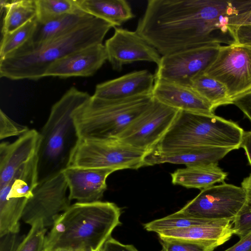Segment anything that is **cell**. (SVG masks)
<instances>
[{
	"mask_svg": "<svg viewBox=\"0 0 251 251\" xmlns=\"http://www.w3.org/2000/svg\"><path fill=\"white\" fill-rule=\"evenodd\" d=\"M251 0H149L136 31L162 56L235 43L239 15Z\"/></svg>",
	"mask_w": 251,
	"mask_h": 251,
	"instance_id": "1",
	"label": "cell"
},
{
	"mask_svg": "<svg viewBox=\"0 0 251 251\" xmlns=\"http://www.w3.org/2000/svg\"><path fill=\"white\" fill-rule=\"evenodd\" d=\"M114 26L93 17L71 30L39 44L26 42L0 59V76L9 79L38 80L49 66L68 54L88 46L102 44Z\"/></svg>",
	"mask_w": 251,
	"mask_h": 251,
	"instance_id": "2",
	"label": "cell"
},
{
	"mask_svg": "<svg viewBox=\"0 0 251 251\" xmlns=\"http://www.w3.org/2000/svg\"><path fill=\"white\" fill-rule=\"evenodd\" d=\"M114 203L77 202L61 214L46 235L43 251H100L122 224Z\"/></svg>",
	"mask_w": 251,
	"mask_h": 251,
	"instance_id": "3",
	"label": "cell"
},
{
	"mask_svg": "<svg viewBox=\"0 0 251 251\" xmlns=\"http://www.w3.org/2000/svg\"><path fill=\"white\" fill-rule=\"evenodd\" d=\"M90 97L87 92L72 87L52 105L39 132L38 182L63 172L70 166L81 140L73 113Z\"/></svg>",
	"mask_w": 251,
	"mask_h": 251,
	"instance_id": "4",
	"label": "cell"
},
{
	"mask_svg": "<svg viewBox=\"0 0 251 251\" xmlns=\"http://www.w3.org/2000/svg\"><path fill=\"white\" fill-rule=\"evenodd\" d=\"M244 131L236 123L214 114L179 110L170 127L153 150L166 151L201 147L237 150L240 148Z\"/></svg>",
	"mask_w": 251,
	"mask_h": 251,
	"instance_id": "5",
	"label": "cell"
},
{
	"mask_svg": "<svg viewBox=\"0 0 251 251\" xmlns=\"http://www.w3.org/2000/svg\"><path fill=\"white\" fill-rule=\"evenodd\" d=\"M153 100L152 94L121 100L91 96L74 111L73 116L81 139H118Z\"/></svg>",
	"mask_w": 251,
	"mask_h": 251,
	"instance_id": "6",
	"label": "cell"
},
{
	"mask_svg": "<svg viewBox=\"0 0 251 251\" xmlns=\"http://www.w3.org/2000/svg\"><path fill=\"white\" fill-rule=\"evenodd\" d=\"M148 153L135 149L118 139H81L70 166L88 168H112L116 171L145 167Z\"/></svg>",
	"mask_w": 251,
	"mask_h": 251,
	"instance_id": "7",
	"label": "cell"
},
{
	"mask_svg": "<svg viewBox=\"0 0 251 251\" xmlns=\"http://www.w3.org/2000/svg\"><path fill=\"white\" fill-rule=\"evenodd\" d=\"M204 73L226 87L232 101L251 91V45L235 43L221 46Z\"/></svg>",
	"mask_w": 251,
	"mask_h": 251,
	"instance_id": "8",
	"label": "cell"
},
{
	"mask_svg": "<svg viewBox=\"0 0 251 251\" xmlns=\"http://www.w3.org/2000/svg\"><path fill=\"white\" fill-rule=\"evenodd\" d=\"M248 197L242 186L223 183L201 190L179 211L197 218L233 222Z\"/></svg>",
	"mask_w": 251,
	"mask_h": 251,
	"instance_id": "9",
	"label": "cell"
},
{
	"mask_svg": "<svg viewBox=\"0 0 251 251\" xmlns=\"http://www.w3.org/2000/svg\"><path fill=\"white\" fill-rule=\"evenodd\" d=\"M68 189L63 172L38 182L24 208L22 221L30 226L40 221L45 227L52 226L71 205Z\"/></svg>",
	"mask_w": 251,
	"mask_h": 251,
	"instance_id": "10",
	"label": "cell"
},
{
	"mask_svg": "<svg viewBox=\"0 0 251 251\" xmlns=\"http://www.w3.org/2000/svg\"><path fill=\"white\" fill-rule=\"evenodd\" d=\"M178 111L153 98L150 106L129 124L118 139L135 149L149 152L167 132Z\"/></svg>",
	"mask_w": 251,
	"mask_h": 251,
	"instance_id": "11",
	"label": "cell"
},
{
	"mask_svg": "<svg viewBox=\"0 0 251 251\" xmlns=\"http://www.w3.org/2000/svg\"><path fill=\"white\" fill-rule=\"evenodd\" d=\"M221 46L208 45L162 56L155 79L191 86L192 79L204 72L215 59Z\"/></svg>",
	"mask_w": 251,
	"mask_h": 251,
	"instance_id": "12",
	"label": "cell"
},
{
	"mask_svg": "<svg viewBox=\"0 0 251 251\" xmlns=\"http://www.w3.org/2000/svg\"><path fill=\"white\" fill-rule=\"evenodd\" d=\"M104 46L107 60L114 70L120 71L124 65L136 61H148L158 64L161 55L136 31L114 27L112 37Z\"/></svg>",
	"mask_w": 251,
	"mask_h": 251,
	"instance_id": "13",
	"label": "cell"
},
{
	"mask_svg": "<svg viewBox=\"0 0 251 251\" xmlns=\"http://www.w3.org/2000/svg\"><path fill=\"white\" fill-rule=\"evenodd\" d=\"M107 60V55L104 45H91L72 52L52 63L47 70L44 77L90 76Z\"/></svg>",
	"mask_w": 251,
	"mask_h": 251,
	"instance_id": "14",
	"label": "cell"
},
{
	"mask_svg": "<svg viewBox=\"0 0 251 251\" xmlns=\"http://www.w3.org/2000/svg\"><path fill=\"white\" fill-rule=\"evenodd\" d=\"M116 170L69 166L63 172L69 198L79 202L100 201L107 188L106 179Z\"/></svg>",
	"mask_w": 251,
	"mask_h": 251,
	"instance_id": "15",
	"label": "cell"
},
{
	"mask_svg": "<svg viewBox=\"0 0 251 251\" xmlns=\"http://www.w3.org/2000/svg\"><path fill=\"white\" fill-rule=\"evenodd\" d=\"M154 75L147 70L133 71L97 84L93 95L105 100H121L152 94Z\"/></svg>",
	"mask_w": 251,
	"mask_h": 251,
	"instance_id": "16",
	"label": "cell"
},
{
	"mask_svg": "<svg viewBox=\"0 0 251 251\" xmlns=\"http://www.w3.org/2000/svg\"><path fill=\"white\" fill-rule=\"evenodd\" d=\"M153 98L160 102L179 110L213 114V106L191 86L162 79H155Z\"/></svg>",
	"mask_w": 251,
	"mask_h": 251,
	"instance_id": "17",
	"label": "cell"
},
{
	"mask_svg": "<svg viewBox=\"0 0 251 251\" xmlns=\"http://www.w3.org/2000/svg\"><path fill=\"white\" fill-rule=\"evenodd\" d=\"M39 132L29 129L14 142L0 144V186L7 183L17 171L37 153Z\"/></svg>",
	"mask_w": 251,
	"mask_h": 251,
	"instance_id": "18",
	"label": "cell"
},
{
	"mask_svg": "<svg viewBox=\"0 0 251 251\" xmlns=\"http://www.w3.org/2000/svg\"><path fill=\"white\" fill-rule=\"evenodd\" d=\"M232 148L201 147L177 150L159 151L152 150L147 153L145 167L163 163L183 164L186 166L218 164Z\"/></svg>",
	"mask_w": 251,
	"mask_h": 251,
	"instance_id": "19",
	"label": "cell"
},
{
	"mask_svg": "<svg viewBox=\"0 0 251 251\" xmlns=\"http://www.w3.org/2000/svg\"><path fill=\"white\" fill-rule=\"evenodd\" d=\"M233 234V223L229 220H220L213 223L170 229L158 233L159 237L200 242L214 250L228 241Z\"/></svg>",
	"mask_w": 251,
	"mask_h": 251,
	"instance_id": "20",
	"label": "cell"
},
{
	"mask_svg": "<svg viewBox=\"0 0 251 251\" xmlns=\"http://www.w3.org/2000/svg\"><path fill=\"white\" fill-rule=\"evenodd\" d=\"M227 175L218 164L187 166L171 174L173 184L201 190L223 182Z\"/></svg>",
	"mask_w": 251,
	"mask_h": 251,
	"instance_id": "21",
	"label": "cell"
},
{
	"mask_svg": "<svg viewBox=\"0 0 251 251\" xmlns=\"http://www.w3.org/2000/svg\"><path fill=\"white\" fill-rule=\"evenodd\" d=\"M84 12L110 24L114 28L135 17L125 0H76Z\"/></svg>",
	"mask_w": 251,
	"mask_h": 251,
	"instance_id": "22",
	"label": "cell"
},
{
	"mask_svg": "<svg viewBox=\"0 0 251 251\" xmlns=\"http://www.w3.org/2000/svg\"><path fill=\"white\" fill-rule=\"evenodd\" d=\"M93 17L82 11L66 14L45 23H38L33 35L27 42L39 44L46 41L71 30Z\"/></svg>",
	"mask_w": 251,
	"mask_h": 251,
	"instance_id": "23",
	"label": "cell"
},
{
	"mask_svg": "<svg viewBox=\"0 0 251 251\" xmlns=\"http://www.w3.org/2000/svg\"><path fill=\"white\" fill-rule=\"evenodd\" d=\"M0 11L5 9L2 35L15 30L36 16L35 0H0Z\"/></svg>",
	"mask_w": 251,
	"mask_h": 251,
	"instance_id": "24",
	"label": "cell"
},
{
	"mask_svg": "<svg viewBox=\"0 0 251 251\" xmlns=\"http://www.w3.org/2000/svg\"><path fill=\"white\" fill-rule=\"evenodd\" d=\"M191 87L208 101L215 109L221 105L232 104L226 87L204 72L192 79Z\"/></svg>",
	"mask_w": 251,
	"mask_h": 251,
	"instance_id": "25",
	"label": "cell"
},
{
	"mask_svg": "<svg viewBox=\"0 0 251 251\" xmlns=\"http://www.w3.org/2000/svg\"><path fill=\"white\" fill-rule=\"evenodd\" d=\"M225 220H210L193 217L180 212L179 211L164 218L154 220L144 225L148 231L156 232L189 226L208 224Z\"/></svg>",
	"mask_w": 251,
	"mask_h": 251,
	"instance_id": "26",
	"label": "cell"
},
{
	"mask_svg": "<svg viewBox=\"0 0 251 251\" xmlns=\"http://www.w3.org/2000/svg\"><path fill=\"white\" fill-rule=\"evenodd\" d=\"M38 23H45L62 15L82 11L76 0H35Z\"/></svg>",
	"mask_w": 251,
	"mask_h": 251,
	"instance_id": "27",
	"label": "cell"
},
{
	"mask_svg": "<svg viewBox=\"0 0 251 251\" xmlns=\"http://www.w3.org/2000/svg\"><path fill=\"white\" fill-rule=\"evenodd\" d=\"M37 24L36 16L15 30L2 35L0 46V59L14 51L25 43L31 37Z\"/></svg>",
	"mask_w": 251,
	"mask_h": 251,
	"instance_id": "28",
	"label": "cell"
},
{
	"mask_svg": "<svg viewBox=\"0 0 251 251\" xmlns=\"http://www.w3.org/2000/svg\"><path fill=\"white\" fill-rule=\"evenodd\" d=\"M31 226L16 251H44L47 228L40 221L35 223Z\"/></svg>",
	"mask_w": 251,
	"mask_h": 251,
	"instance_id": "29",
	"label": "cell"
},
{
	"mask_svg": "<svg viewBox=\"0 0 251 251\" xmlns=\"http://www.w3.org/2000/svg\"><path fill=\"white\" fill-rule=\"evenodd\" d=\"M162 246L160 251H213L206 244L194 240L159 237Z\"/></svg>",
	"mask_w": 251,
	"mask_h": 251,
	"instance_id": "30",
	"label": "cell"
},
{
	"mask_svg": "<svg viewBox=\"0 0 251 251\" xmlns=\"http://www.w3.org/2000/svg\"><path fill=\"white\" fill-rule=\"evenodd\" d=\"M247 191V201L232 222L234 234L239 239L251 232V191Z\"/></svg>",
	"mask_w": 251,
	"mask_h": 251,
	"instance_id": "31",
	"label": "cell"
},
{
	"mask_svg": "<svg viewBox=\"0 0 251 251\" xmlns=\"http://www.w3.org/2000/svg\"><path fill=\"white\" fill-rule=\"evenodd\" d=\"M29 129L24 125L11 119L1 110H0V139L11 136H20Z\"/></svg>",
	"mask_w": 251,
	"mask_h": 251,
	"instance_id": "32",
	"label": "cell"
},
{
	"mask_svg": "<svg viewBox=\"0 0 251 251\" xmlns=\"http://www.w3.org/2000/svg\"><path fill=\"white\" fill-rule=\"evenodd\" d=\"M25 236L19 232H9L0 237V251H16Z\"/></svg>",
	"mask_w": 251,
	"mask_h": 251,
	"instance_id": "33",
	"label": "cell"
},
{
	"mask_svg": "<svg viewBox=\"0 0 251 251\" xmlns=\"http://www.w3.org/2000/svg\"><path fill=\"white\" fill-rule=\"evenodd\" d=\"M232 104L240 109L251 121V91L233 100Z\"/></svg>",
	"mask_w": 251,
	"mask_h": 251,
	"instance_id": "34",
	"label": "cell"
},
{
	"mask_svg": "<svg viewBox=\"0 0 251 251\" xmlns=\"http://www.w3.org/2000/svg\"><path fill=\"white\" fill-rule=\"evenodd\" d=\"M100 251H139L132 245H125L110 236Z\"/></svg>",
	"mask_w": 251,
	"mask_h": 251,
	"instance_id": "35",
	"label": "cell"
},
{
	"mask_svg": "<svg viewBox=\"0 0 251 251\" xmlns=\"http://www.w3.org/2000/svg\"><path fill=\"white\" fill-rule=\"evenodd\" d=\"M235 43L251 45V25H241L236 29Z\"/></svg>",
	"mask_w": 251,
	"mask_h": 251,
	"instance_id": "36",
	"label": "cell"
},
{
	"mask_svg": "<svg viewBox=\"0 0 251 251\" xmlns=\"http://www.w3.org/2000/svg\"><path fill=\"white\" fill-rule=\"evenodd\" d=\"M224 251H251V232Z\"/></svg>",
	"mask_w": 251,
	"mask_h": 251,
	"instance_id": "37",
	"label": "cell"
},
{
	"mask_svg": "<svg viewBox=\"0 0 251 251\" xmlns=\"http://www.w3.org/2000/svg\"><path fill=\"white\" fill-rule=\"evenodd\" d=\"M240 148L244 149L251 167V131H244Z\"/></svg>",
	"mask_w": 251,
	"mask_h": 251,
	"instance_id": "38",
	"label": "cell"
},
{
	"mask_svg": "<svg viewBox=\"0 0 251 251\" xmlns=\"http://www.w3.org/2000/svg\"><path fill=\"white\" fill-rule=\"evenodd\" d=\"M244 25H251V10L241 15L238 27Z\"/></svg>",
	"mask_w": 251,
	"mask_h": 251,
	"instance_id": "39",
	"label": "cell"
},
{
	"mask_svg": "<svg viewBox=\"0 0 251 251\" xmlns=\"http://www.w3.org/2000/svg\"><path fill=\"white\" fill-rule=\"evenodd\" d=\"M241 186L246 190L251 191V173L248 176L244 179L241 183Z\"/></svg>",
	"mask_w": 251,
	"mask_h": 251,
	"instance_id": "40",
	"label": "cell"
},
{
	"mask_svg": "<svg viewBox=\"0 0 251 251\" xmlns=\"http://www.w3.org/2000/svg\"></svg>",
	"mask_w": 251,
	"mask_h": 251,
	"instance_id": "41",
	"label": "cell"
}]
</instances>
